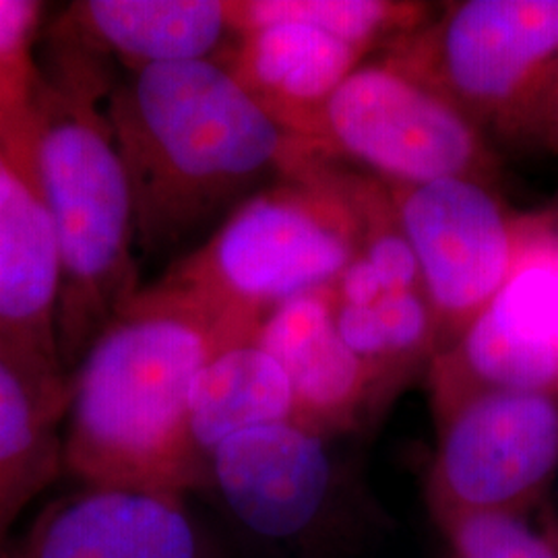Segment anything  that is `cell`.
<instances>
[{"mask_svg":"<svg viewBox=\"0 0 558 558\" xmlns=\"http://www.w3.org/2000/svg\"><path fill=\"white\" fill-rule=\"evenodd\" d=\"M248 339L166 281L140 290L81 356L64 422V468L83 486L186 497L207 482L189 426L195 380L211 356Z\"/></svg>","mask_w":558,"mask_h":558,"instance_id":"1","label":"cell"},{"mask_svg":"<svg viewBox=\"0 0 558 558\" xmlns=\"http://www.w3.org/2000/svg\"><path fill=\"white\" fill-rule=\"evenodd\" d=\"M104 114L124 163L141 251L179 242L265 174L292 179L331 160L271 119L226 64L133 71Z\"/></svg>","mask_w":558,"mask_h":558,"instance_id":"2","label":"cell"},{"mask_svg":"<svg viewBox=\"0 0 558 558\" xmlns=\"http://www.w3.org/2000/svg\"><path fill=\"white\" fill-rule=\"evenodd\" d=\"M36 177L60 255V356L75 360L137 290V221L98 89L41 83Z\"/></svg>","mask_w":558,"mask_h":558,"instance_id":"3","label":"cell"},{"mask_svg":"<svg viewBox=\"0 0 558 558\" xmlns=\"http://www.w3.org/2000/svg\"><path fill=\"white\" fill-rule=\"evenodd\" d=\"M362 236L359 174L323 161L242 201L161 281L255 339L279 304L333 286L359 257Z\"/></svg>","mask_w":558,"mask_h":558,"instance_id":"4","label":"cell"},{"mask_svg":"<svg viewBox=\"0 0 558 558\" xmlns=\"http://www.w3.org/2000/svg\"><path fill=\"white\" fill-rule=\"evenodd\" d=\"M453 101L480 131L555 149L558 0H463L383 54Z\"/></svg>","mask_w":558,"mask_h":558,"instance_id":"5","label":"cell"},{"mask_svg":"<svg viewBox=\"0 0 558 558\" xmlns=\"http://www.w3.org/2000/svg\"><path fill=\"white\" fill-rule=\"evenodd\" d=\"M320 149L389 184L497 179V156L478 126L435 87L389 59L360 64L327 101Z\"/></svg>","mask_w":558,"mask_h":558,"instance_id":"6","label":"cell"},{"mask_svg":"<svg viewBox=\"0 0 558 558\" xmlns=\"http://www.w3.org/2000/svg\"><path fill=\"white\" fill-rule=\"evenodd\" d=\"M426 499L437 523L525 515L558 474V398L486 389L437 418Z\"/></svg>","mask_w":558,"mask_h":558,"instance_id":"7","label":"cell"},{"mask_svg":"<svg viewBox=\"0 0 558 558\" xmlns=\"http://www.w3.org/2000/svg\"><path fill=\"white\" fill-rule=\"evenodd\" d=\"M385 184L399 228L418 260L440 354L511 276L530 216L509 211L493 186L478 180Z\"/></svg>","mask_w":558,"mask_h":558,"instance_id":"8","label":"cell"},{"mask_svg":"<svg viewBox=\"0 0 558 558\" xmlns=\"http://www.w3.org/2000/svg\"><path fill=\"white\" fill-rule=\"evenodd\" d=\"M439 418L486 391L558 398V216H530L518 263L499 294L428 366Z\"/></svg>","mask_w":558,"mask_h":558,"instance_id":"9","label":"cell"},{"mask_svg":"<svg viewBox=\"0 0 558 558\" xmlns=\"http://www.w3.org/2000/svg\"><path fill=\"white\" fill-rule=\"evenodd\" d=\"M207 482L246 530L294 542L311 534L331 507L336 465L327 437L290 420L220 442L207 459Z\"/></svg>","mask_w":558,"mask_h":558,"instance_id":"10","label":"cell"},{"mask_svg":"<svg viewBox=\"0 0 558 558\" xmlns=\"http://www.w3.org/2000/svg\"><path fill=\"white\" fill-rule=\"evenodd\" d=\"M0 558H221L184 497L83 486L50 502Z\"/></svg>","mask_w":558,"mask_h":558,"instance_id":"11","label":"cell"},{"mask_svg":"<svg viewBox=\"0 0 558 558\" xmlns=\"http://www.w3.org/2000/svg\"><path fill=\"white\" fill-rule=\"evenodd\" d=\"M333 286L288 300L271 311L255 343L278 360L294 396V422L325 437L352 428L377 408L366 364L339 336Z\"/></svg>","mask_w":558,"mask_h":558,"instance_id":"12","label":"cell"},{"mask_svg":"<svg viewBox=\"0 0 558 558\" xmlns=\"http://www.w3.org/2000/svg\"><path fill=\"white\" fill-rule=\"evenodd\" d=\"M59 300V244L40 184L15 170L0 195V348L64 371Z\"/></svg>","mask_w":558,"mask_h":558,"instance_id":"13","label":"cell"},{"mask_svg":"<svg viewBox=\"0 0 558 558\" xmlns=\"http://www.w3.org/2000/svg\"><path fill=\"white\" fill-rule=\"evenodd\" d=\"M366 54L317 27L281 21L240 34L228 71L294 137H319L320 117Z\"/></svg>","mask_w":558,"mask_h":558,"instance_id":"14","label":"cell"},{"mask_svg":"<svg viewBox=\"0 0 558 558\" xmlns=\"http://www.w3.org/2000/svg\"><path fill=\"white\" fill-rule=\"evenodd\" d=\"M71 383L0 348V557L32 502L64 470Z\"/></svg>","mask_w":558,"mask_h":558,"instance_id":"15","label":"cell"},{"mask_svg":"<svg viewBox=\"0 0 558 558\" xmlns=\"http://www.w3.org/2000/svg\"><path fill=\"white\" fill-rule=\"evenodd\" d=\"M71 20L131 71L211 60L234 34L221 0H87L73 4Z\"/></svg>","mask_w":558,"mask_h":558,"instance_id":"16","label":"cell"},{"mask_svg":"<svg viewBox=\"0 0 558 558\" xmlns=\"http://www.w3.org/2000/svg\"><path fill=\"white\" fill-rule=\"evenodd\" d=\"M294 422V396L278 360L255 339L220 350L203 366L191 393L189 426L207 465L214 449L242 430Z\"/></svg>","mask_w":558,"mask_h":558,"instance_id":"17","label":"cell"},{"mask_svg":"<svg viewBox=\"0 0 558 558\" xmlns=\"http://www.w3.org/2000/svg\"><path fill=\"white\" fill-rule=\"evenodd\" d=\"M426 7L389 0H230L228 17L240 36L263 25L294 21L359 48L368 54L375 46L416 32L426 23Z\"/></svg>","mask_w":558,"mask_h":558,"instance_id":"18","label":"cell"},{"mask_svg":"<svg viewBox=\"0 0 558 558\" xmlns=\"http://www.w3.org/2000/svg\"><path fill=\"white\" fill-rule=\"evenodd\" d=\"M40 2L0 0V145L11 166L36 156L41 80L32 57Z\"/></svg>","mask_w":558,"mask_h":558,"instance_id":"19","label":"cell"},{"mask_svg":"<svg viewBox=\"0 0 558 558\" xmlns=\"http://www.w3.org/2000/svg\"><path fill=\"white\" fill-rule=\"evenodd\" d=\"M458 558H558L525 515H470L440 523Z\"/></svg>","mask_w":558,"mask_h":558,"instance_id":"20","label":"cell"},{"mask_svg":"<svg viewBox=\"0 0 558 558\" xmlns=\"http://www.w3.org/2000/svg\"><path fill=\"white\" fill-rule=\"evenodd\" d=\"M13 177H15V170L9 163V158H7V154H4V149L0 145V195L7 191V186L11 184Z\"/></svg>","mask_w":558,"mask_h":558,"instance_id":"21","label":"cell"},{"mask_svg":"<svg viewBox=\"0 0 558 558\" xmlns=\"http://www.w3.org/2000/svg\"><path fill=\"white\" fill-rule=\"evenodd\" d=\"M555 149H558V131H557V141H555Z\"/></svg>","mask_w":558,"mask_h":558,"instance_id":"22","label":"cell"},{"mask_svg":"<svg viewBox=\"0 0 558 558\" xmlns=\"http://www.w3.org/2000/svg\"><path fill=\"white\" fill-rule=\"evenodd\" d=\"M451 558H458V557H451Z\"/></svg>","mask_w":558,"mask_h":558,"instance_id":"23","label":"cell"}]
</instances>
